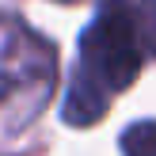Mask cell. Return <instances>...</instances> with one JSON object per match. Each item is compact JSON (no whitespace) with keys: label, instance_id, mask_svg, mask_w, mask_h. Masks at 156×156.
<instances>
[{"label":"cell","instance_id":"1","mask_svg":"<svg viewBox=\"0 0 156 156\" xmlns=\"http://www.w3.org/2000/svg\"><path fill=\"white\" fill-rule=\"evenodd\" d=\"M156 50V0L145 4H114L91 19V27L80 34V69L95 88L107 95L126 91L137 80L145 57Z\"/></svg>","mask_w":156,"mask_h":156},{"label":"cell","instance_id":"2","mask_svg":"<svg viewBox=\"0 0 156 156\" xmlns=\"http://www.w3.org/2000/svg\"><path fill=\"white\" fill-rule=\"evenodd\" d=\"M53 46L15 15H0V133L34 122L53 91Z\"/></svg>","mask_w":156,"mask_h":156},{"label":"cell","instance_id":"3","mask_svg":"<svg viewBox=\"0 0 156 156\" xmlns=\"http://www.w3.org/2000/svg\"><path fill=\"white\" fill-rule=\"evenodd\" d=\"M107 103H111V95L103 88H95L88 76L76 73L73 88H69V99H65V122L69 126H91V122L103 118Z\"/></svg>","mask_w":156,"mask_h":156},{"label":"cell","instance_id":"4","mask_svg":"<svg viewBox=\"0 0 156 156\" xmlns=\"http://www.w3.org/2000/svg\"><path fill=\"white\" fill-rule=\"evenodd\" d=\"M122 152L126 156H156V122H133L122 133Z\"/></svg>","mask_w":156,"mask_h":156},{"label":"cell","instance_id":"5","mask_svg":"<svg viewBox=\"0 0 156 156\" xmlns=\"http://www.w3.org/2000/svg\"><path fill=\"white\" fill-rule=\"evenodd\" d=\"M61 4H73V0H61Z\"/></svg>","mask_w":156,"mask_h":156}]
</instances>
